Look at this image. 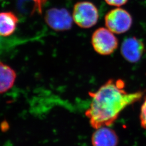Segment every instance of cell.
<instances>
[{
	"mask_svg": "<svg viewBox=\"0 0 146 146\" xmlns=\"http://www.w3.org/2000/svg\"><path fill=\"white\" fill-rule=\"evenodd\" d=\"M92 142L93 146H117L119 139L115 131L103 127L94 132Z\"/></svg>",
	"mask_w": 146,
	"mask_h": 146,
	"instance_id": "obj_7",
	"label": "cell"
},
{
	"mask_svg": "<svg viewBox=\"0 0 146 146\" xmlns=\"http://www.w3.org/2000/svg\"><path fill=\"white\" fill-rule=\"evenodd\" d=\"M125 88L123 80L110 79L95 93H89L92 100L86 115L93 128L111 125L122 110L143 96L142 92L129 93Z\"/></svg>",
	"mask_w": 146,
	"mask_h": 146,
	"instance_id": "obj_1",
	"label": "cell"
},
{
	"mask_svg": "<svg viewBox=\"0 0 146 146\" xmlns=\"http://www.w3.org/2000/svg\"><path fill=\"white\" fill-rule=\"evenodd\" d=\"M47 0H34V1L35 2V3L37 7L38 8V11H41V7L42 5L44 4Z\"/></svg>",
	"mask_w": 146,
	"mask_h": 146,
	"instance_id": "obj_12",
	"label": "cell"
},
{
	"mask_svg": "<svg viewBox=\"0 0 146 146\" xmlns=\"http://www.w3.org/2000/svg\"><path fill=\"white\" fill-rule=\"evenodd\" d=\"M145 49V44L142 40L136 37H131L125 39L122 43L121 52L127 61L135 63L141 59Z\"/></svg>",
	"mask_w": 146,
	"mask_h": 146,
	"instance_id": "obj_6",
	"label": "cell"
},
{
	"mask_svg": "<svg viewBox=\"0 0 146 146\" xmlns=\"http://www.w3.org/2000/svg\"><path fill=\"white\" fill-rule=\"evenodd\" d=\"M140 121L141 126L146 129V98L141 107Z\"/></svg>",
	"mask_w": 146,
	"mask_h": 146,
	"instance_id": "obj_10",
	"label": "cell"
},
{
	"mask_svg": "<svg viewBox=\"0 0 146 146\" xmlns=\"http://www.w3.org/2000/svg\"><path fill=\"white\" fill-rule=\"evenodd\" d=\"M16 78L15 71L7 64L0 62V94L7 92L11 88Z\"/></svg>",
	"mask_w": 146,
	"mask_h": 146,
	"instance_id": "obj_9",
	"label": "cell"
},
{
	"mask_svg": "<svg viewBox=\"0 0 146 146\" xmlns=\"http://www.w3.org/2000/svg\"><path fill=\"white\" fill-rule=\"evenodd\" d=\"M19 19L11 11L0 13V36H9L12 35L17 27Z\"/></svg>",
	"mask_w": 146,
	"mask_h": 146,
	"instance_id": "obj_8",
	"label": "cell"
},
{
	"mask_svg": "<svg viewBox=\"0 0 146 146\" xmlns=\"http://www.w3.org/2000/svg\"><path fill=\"white\" fill-rule=\"evenodd\" d=\"M106 26L115 34H122L128 31L132 25L131 14L125 9L117 8L110 11L105 16Z\"/></svg>",
	"mask_w": 146,
	"mask_h": 146,
	"instance_id": "obj_3",
	"label": "cell"
},
{
	"mask_svg": "<svg viewBox=\"0 0 146 146\" xmlns=\"http://www.w3.org/2000/svg\"><path fill=\"white\" fill-rule=\"evenodd\" d=\"M73 21L82 28H89L95 26L99 19V11L93 3L82 1L76 3L73 8Z\"/></svg>",
	"mask_w": 146,
	"mask_h": 146,
	"instance_id": "obj_2",
	"label": "cell"
},
{
	"mask_svg": "<svg viewBox=\"0 0 146 146\" xmlns=\"http://www.w3.org/2000/svg\"><path fill=\"white\" fill-rule=\"evenodd\" d=\"M45 21L50 28L55 31H67L73 25V17L67 9L52 8L47 11Z\"/></svg>",
	"mask_w": 146,
	"mask_h": 146,
	"instance_id": "obj_5",
	"label": "cell"
},
{
	"mask_svg": "<svg viewBox=\"0 0 146 146\" xmlns=\"http://www.w3.org/2000/svg\"><path fill=\"white\" fill-rule=\"evenodd\" d=\"M105 2L110 5L120 7L125 5L128 0H104Z\"/></svg>",
	"mask_w": 146,
	"mask_h": 146,
	"instance_id": "obj_11",
	"label": "cell"
},
{
	"mask_svg": "<svg viewBox=\"0 0 146 146\" xmlns=\"http://www.w3.org/2000/svg\"><path fill=\"white\" fill-rule=\"evenodd\" d=\"M92 43L95 52L102 55L112 54L118 46L117 39L113 33L105 28H100L95 31Z\"/></svg>",
	"mask_w": 146,
	"mask_h": 146,
	"instance_id": "obj_4",
	"label": "cell"
}]
</instances>
